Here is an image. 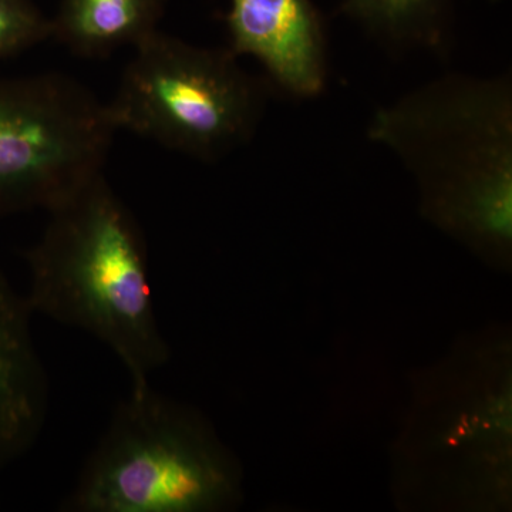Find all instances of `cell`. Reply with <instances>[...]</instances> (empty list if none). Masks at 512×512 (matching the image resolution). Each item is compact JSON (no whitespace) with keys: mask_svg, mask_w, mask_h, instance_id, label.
Wrapping results in <instances>:
<instances>
[{"mask_svg":"<svg viewBox=\"0 0 512 512\" xmlns=\"http://www.w3.org/2000/svg\"><path fill=\"white\" fill-rule=\"evenodd\" d=\"M26 298L0 272V471L29 450L46 419V377Z\"/></svg>","mask_w":512,"mask_h":512,"instance_id":"cell-7","label":"cell"},{"mask_svg":"<svg viewBox=\"0 0 512 512\" xmlns=\"http://www.w3.org/2000/svg\"><path fill=\"white\" fill-rule=\"evenodd\" d=\"M453 0H343L346 16L392 50H441Z\"/></svg>","mask_w":512,"mask_h":512,"instance_id":"cell-9","label":"cell"},{"mask_svg":"<svg viewBox=\"0 0 512 512\" xmlns=\"http://www.w3.org/2000/svg\"><path fill=\"white\" fill-rule=\"evenodd\" d=\"M52 39V19L32 0H0V60Z\"/></svg>","mask_w":512,"mask_h":512,"instance_id":"cell-10","label":"cell"},{"mask_svg":"<svg viewBox=\"0 0 512 512\" xmlns=\"http://www.w3.org/2000/svg\"><path fill=\"white\" fill-rule=\"evenodd\" d=\"M106 103L59 73L0 82V217L50 211L103 173Z\"/></svg>","mask_w":512,"mask_h":512,"instance_id":"cell-5","label":"cell"},{"mask_svg":"<svg viewBox=\"0 0 512 512\" xmlns=\"http://www.w3.org/2000/svg\"><path fill=\"white\" fill-rule=\"evenodd\" d=\"M369 140L412 175L423 217L497 269L512 259V79L450 73L382 107Z\"/></svg>","mask_w":512,"mask_h":512,"instance_id":"cell-1","label":"cell"},{"mask_svg":"<svg viewBox=\"0 0 512 512\" xmlns=\"http://www.w3.org/2000/svg\"><path fill=\"white\" fill-rule=\"evenodd\" d=\"M227 23L229 50L258 60L286 93L312 99L323 92L325 30L311 0H231Z\"/></svg>","mask_w":512,"mask_h":512,"instance_id":"cell-6","label":"cell"},{"mask_svg":"<svg viewBox=\"0 0 512 512\" xmlns=\"http://www.w3.org/2000/svg\"><path fill=\"white\" fill-rule=\"evenodd\" d=\"M164 0H62L52 37L87 59L136 46L158 30Z\"/></svg>","mask_w":512,"mask_h":512,"instance_id":"cell-8","label":"cell"},{"mask_svg":"<svg viewBox=\"0 0 512 512\" xmlns=\"http://www.w3.org/2000/svg\"><path fill=\"white\" fill-rule=\"evenodd\" d=\"M242 471L197 410L131 386L87 458L66 510L217 512L241 500Z\"/></svg>","mask_w":512,"mask_h":512,"instance_id":"cell-3","label":"cell"},{"mask_svg":"<svg viewBox=\"0 0 512 512\" xmlns=\"http://www.w3.org/2000/svg\"><path fill=\"white\" fill-rule=\"evenodd\" d=\"M47 212L45 232L26 254L29 308L103 342L126 367L131 386L150 383L170 349L133 212L103 173Z\"/></svg>","mask_w":512,"mask_h":512,"instance_id":"cell-2","label":"cell"},{"mask_svg":"<svg viewBox=\"0 0 512 512\" xmlns=\"http://www.w3.org/2000/svg\"><path fill=\"white\" fill-rule=\"evenodd\" d=\"M113 99L116 130L212 163L254 136L265 109V86L238 56L151 33L134 46Z\"/></svg>","mask_w":512,"mask_h":512,"instance_id":"cell-4","label":"cell"}]
</instances>
